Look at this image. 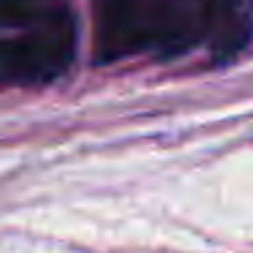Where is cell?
I'll use <instances>...</instances> for the list:
<instances>
[{
  "label": "cell",
  "instance_id": "6da1fadb",
  "mask_svg": "<svg viewBox=\"0 0 253 253\" xmlns=\"http://www.w3.org/2000/svg\"><path fill=\"white\" fill-rule=\"evenodd\" d=\"M77 52V25L71 11L22 30V36L0 39V82L46 84L68 71Z\"/></svg>",
  "mask_w": 253,
  "mask_h": 253
},
{
  "label": "cell",
  "instance_id": "7a4b0ae2",
  "mask_svg": "<svg viewBox=\"0 0 253 253\" xmlns=\"http://www.w3.org/2000/svg\"><path fill=\"white\" fill-rule=\"evenodd\" d=\"M164 14L166 0H93V60L104 66L155 52Z\"/></svg>",
  "mask_w": 253,
  "mask_h": 253
},
{
  "label": "cell",
  "instance_id": "3957f363",
  "mask_svg": "<svg viewBox=\"0 0 253 253\" xmlns=\"http://www.w3.org/2000/svg\"><path fill=\"white\" fill-rule=\"evenodd\" d=\"M253 36V0H207V41L210 55L229 63L251 44Z\"/></svg>",
  "mask_w": 253,
  "mask_h": 253
},
{
  "label": "cell",
  "instance_id": "277c9868",
  "mask_svg": "<svg viewBox=\"0 0 253 253\" xmlns=\"http://www.w3.org/2000/svg\"><path fill=\"white\" fill-rule=\"evenodd\" d=\"M207 30V0H166L164 30H161L155 55L161 60L180 57L204 41Z\"/></svg>",
  "mask_w": 253,
  "mask_h": 253
},
{
  "label": "cell",
  "instance_id": "5b68a950",
  "mask_svg": "<svg viewBox=\"0 0 253 253\" xmlns=\"http://www.w3.org/2000/svg\"><path fill=\"white\" fill-rule=\"evenodd\" d=\"M66 11V0H0V30H30Z\"/></svg>",
  "mask_w": 253,
  "mask_h": 253
}]
</instances>
